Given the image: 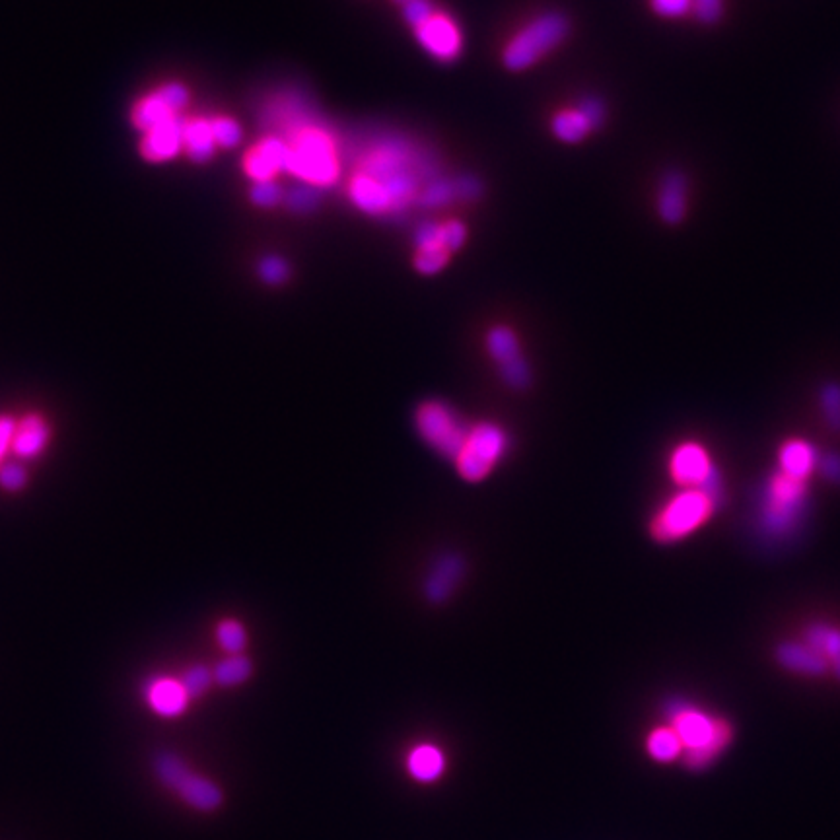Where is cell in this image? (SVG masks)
<instances>
[{"label":"cell","instance_id":"6da1fadb","mask_svg":"<svg viewBox=\"0 0 840 840\" xmlns=\"http://www.w3.org/2000/svg\"><path fill=\"white\" fill-rule=\"evenodd\" d=\"M718 487L679 489L652 512L648 533L658 545H675L697 533L718 512Z\"/></svg>","mask_w":840,"mask_h":840},{"label":"cell","instance_id":"7a4b0ae2","mask_svg":"<svg viewBox=\"0 0 840 840\" xmlns=\"http://www.w3.org/2000/svg\"><path fill=\"white\" fill-rule=\"evenodd\" d=\"M288 156L284 172L294 175L304 185L329 187L341 174V160L331 135L317 125H294L284 139Z\"/></svg>","mask_w":840,"mask_h":840},{"label":"cell","instance_id":"3957f363","mask_svg":"<svg viewBox=\"0 0 840 840\" xmlns=\"http://www.w3.org/2000/svg\"><path fill=\"white\" fill-rule=\"evenodd\" d=\"M360 174L378 181L393 201L395 212L405 209L411 201H419L420 183L426 168L419 156L405 146L387 144L364 158Z\"/></svg>","mask_w":840,"mask_h":840},{"label":"cell","instance_id":"277c9868","mask_svg":"<svg viewBox=\"0 0 840 840\" xmlns=\"http://www.w3.org/2000/svg\"><path fill=\"white\" fill-rule=\"evenodd\" d=\"M568 32L570 22L564 14L547 12L537 16L506 43L502 51L504 67L512 72H522L533 67L555 47H559Z\"/></svg>","mask_w":840,"mask_h":840},{"label":"cell","instance_id":"5b68a950","mask_svg":"<svg viewBox=\"0 0 840 840\" xmlns=\"http://www.w3.org/2000/svg\"><path fill=\"white\" fill-rule=\"evenodd\" d=\"M508 448L504 430L492 422H481L469 428L467 440L455 457V467L461 479L469 483L483 481L492 467L502 459Z\"/></svg>","mask_w":840,"mask_h":840},{"label":"cell","instance_id":"8992f818","mask_svg":"<svg viewBox=\"0 0 840 840\" xmlns=\"http://www.w3.org/2000/svg\"><path fill=\"white\" fill-rule=\"evenodd\" d=\"M415 422L420 438L446 459H455L461 452L469 428L457 419L454 409L440 401H426L417 409Z\"/></svg>","mask_w":840,"mask_h":840},{"label":"cell","instance_id":"52a82bcc","mask_svg":"<svg viewBox=\"0 0 840 840\" xmlns=\"http://www.w3.org/2000/svg\"><path fill=\"white\" fill-rule=\"evenodd\" d=\"M154 770L158 774V780L164 786L175 790L187 804L193 805L195 809L212 811L222 804L220 788L207 778L195 774L174 753L158 755Z\"/></svg>","mask_w":840,"mask_h":840},{"label":"cell","instance_id":"ba28073f","mask_svg":"<svg viewBox=\"0 0 840 840\" xmlns=\"http://www.w3.org/2000/svg\"><path fill=\"white\" fill-rule=\"evenodd\" d=\"M189 88L183 82L170 80L154 90L142 94L139 100L131 107V125L139 131H150L158 125L170 123L185 115V109L189 107Z\"/></svg>","mask_w":840,"mask_h":840},{"label":"cell","instance_id":"9c48e42d","mask_svg":"<svg viewBox=\"0 0 840 840\" xmlns=\"http://www.w3.org/2000/svg\"><path fill=\"white\" fill-rule=\"evenodd\" d=\"M667 477L677 489L712 487L718 483L714 459L699 440H683L667 455Z\"/></svg>","mask_w":840,"mask_h":840},{"label":"cell","instance_id":"30bf717a","mask_svg":"<svg viewBox=\"0 0 840 840\" xmlns=\"http://www.w3.org/2000/svg\"><path fill=\"white\" fill-rule=\"evenodd\" d=\"M807 490V481L790 477L780 469L770 477L765 490L763 512L765 520L769 522L770 527H774V531H782V527H788L796 520V516L804 508Z\"/></svg>","mask_w":840,"mask_h":840},{"label":"cell","instance_id":"8fae6325","mask_svg":"<svg viewBox=\"0 0 840 840\" xmlns=\"http://www.w3.org/2000/svg\"><path fill=\"white\" fill-rule=\"evenodd\" d=\"M487 350L490 358L498 364L500 376L514 389H525L531 384V370L525 362L518 337L510 327L498 325L487 333Z\"/></svg>","mask_w":840,"mask_h":840},{"label":"cell","instance_id":"7c38bea8","mask_svg":"<svg viewBox=\"0 0 840 840\" xmlns=\"http://www.w3.org/2000/svg\"><path fill=\"white\" fill-rule=\"evenodd\" d=\"M415 35L424 51L442 63H452L461 53L463 39L459 28L448 14L438 10L415 30Z\"/></svg>","mask_w":840,"mask_h":840},{"label":"cell","instance_id":"4fadbf2b","mask_svg":"<svg viewBox=\"0 0 840 840\" xmlns=\"http://www.w3.org/2000/svg\"><path fill=\"white\" fill-rule=\"evenodd\" d=\"M185 117L158 125L140 133L139 152L142 160L150 164H166L183 154V123Z\"/></svg>","mask_w":840,"mask_h":840},{"label":"cell","instance_id":"5bb4252c","mask_svg":"<svg viewBox=\"0 0 840 840\" xmlns=\"http://www.w3.org/2000/svg\"><path fill=\"white\" fill-rule=\"evenodd\" d=\"M288 146L282 137H267L257 142L244 158V172L253 183L273 181L284 170Z\"/></svg>","mask_w":840,"mask_h":840},{"label":"cell","instance_id":"9a60e30c","mask_svg":"<svg viewBox=\"0 0 840 840\" xmlns=\"http://www.w3.org/2000/svg\"><path fill=\"white\" fill-rule=\"evenodd\" d=\"M687 177L681 172H667L660 181L656 210L667 226H679L687 216Z\"/></svg>","mask_w":840,"mask_h":840},{"label":"cell","instance_id":"2e32d148","mask_svg":"<svg viewBox=\"0 0 840 840\" xmlns=\"http://www.w3.org/2000/svg\"><path fill=\"white\" fill-rule=\"evenodd\" d=\"M349 195L352 203L370 216H385V214L395 212L393 201L384 187L372 177L360 174V172H356L350 179Z\"/></svg>","mask_w":840,"mask_h":840},{"label":"cell","instance_id":"e0dca14e","mask_svg":"<svg viewBox=\"0 0 840 840\" xmlns=\"http://www.w3.org/2000/svg\"><path fill=\"white\" fill-rule=\"evenodd\" d=\"M218 146L212 135L210 117H185L183 123V156L193 164H207Z\"/></svg>","mask_w":840,"mask_h":840},{"label":"cell","instance_id":"ac0fdd59","mask_svg":"<svg viewBox=\"0 0 840 840\" xmlns=\"http://www.w3.org/2000/svg\"><path fill=\"white\" fill-rule=\"evenodd\" d=\"M776 459H778V469L782 473L807 481L809 475L815 469L817 452H815L811 442H807L805 438H800V436H794V438H788L780 444Z\"/></svg>","mask_w":840,"mask_h":840},{"label":"cell","instance_id":"d6986e66","mask_svg":"<svg viewBox=\"0 0 840 840\" xmlns=\"http://www.w3.org/2000/svg\"><path fill=\"white\" fill-rule=\"evenodd\" d=\"M778 664L805 675H823L827 673V660L807 642H782L776 648Z\"/></svg>","mask_w":840,"mask_h":840},{"label":"cell","instance_id":"ffe728a7","mask_svg":"<svg viewBox=\"0 0 840 840\" xmlns=\"http://www.w3.org/2000/svg\"><path fill=\"white\" fill-rule=\"evenodd\" d=\"M716 720L718 718H708L706 714H702L699 710L693 708H683L673 716V732L679 735L683 747L693 749L704 745L716 728Z\"/></svg>","mask_w":840,"mask_h":840},{"label":"cell","instance_id":"44dd1931","mask_svg":"<svg viewBox=\"0 0 840 840\" xmlns=\"http://www.w3.org/2000/svg\"><path fill=\"white\" fill-rule=\"evenodd\" d=\"M187 693L179 681L158 679L148 689L150 706L164 718H175L187 708Z\"/></svg>","mask_w":840,"mask_h":840},{"label":"cell","instance_id":"7402d4cb","mask_svg":"<svg viewBox=\"0 0 840 840\" xmlns=\"http://www.w3.org/2000/svg\"><path fill=\"white\" fill-rule=\"evenodd\" d=\"M463 574V560L454 555H448L436 564L434 572L430 574V578L426 580L424 586V594L432 601V603H442L444 599H448L455 584L459 582Z\"/></svg>","mask_w":840,"mask_h":840},{"label":"cell","instance_id":"603a6c76","mask_svg":"<svg viewBox=\"0 0 840 840\" xmlns=\"http://www.w3.org/2000/svg\"><path fill=\"white\" fill-rule=\"evenodd\" d=\"M732 735H734V728L730 726V722L724 718H718L712 737L704 745L685 751V765L689 769H704L732 741Z\"/></svg>","mask_w":840,"mask_h":840},{"label":"cell","instance_id":"cb8c5ba5","mask_svg":"<svg viewBox=\"0 0 840 840\" xmlns=\"http://www.w3.org/2000/svg\"><path fill=\"white\" fill-rule=\"evenodd\" d=\"M804 640L813 646L829 667H833L840 677V629L829 623H811L804 629Z\"/></svg>","mask_w":840,"mask_h":840},{"label":"cell","instance_id":"d4e9b609","mask_svg":"<svg viewBox=\"0 0 840 840\" xmlns=\"http://www.w3.org/2000/svg\"><path fill=\"white\" fill-rule=\"evenodd\" d=\"M551 129L557 139L568 144H576L586 139L595 127L590 117L580 107H576V109L559 111L551 121Z\"/></svg>","mask_w":840,"mask_h":840},{"label":"cell","instance_id":"484cf974","mask_svg":"<svg viewBox=\"0 0 840 840\" xmlns=\"http://www.w3.org/2000/svg\"><path fill=\"white\" fill-rule=\"evenodd\" d=\"M49 440V428L41 417H28L14 432L12 448L20 457H34L39 454Z\"/></svg>","mask_w":840,"mask_h":840},{"label":"cell","instance_id":"4316f807","mask_svg":"<svg viewBox=\"0 0 840 840\" xmlns=\"http://www.w3.org/2000/svg\"><path fill=\"white\" fill-rule=\"evenodd\" d=\"M409 769L422 782L436 780L444 770V757L432 745H420L409 757Z\"/></svg>","mask_w":840,"mask_h":840},{"label":"cell","instance_id":"83f0119b","mask_svg":"<svg viewBox=\"0 0 840 840\" xmlns=\"http://www.w3.org/2000/svg\"><path fill=\"white\" fill-rule=\"evenodd\" d=\"M251 669V662L242 654H236L216 665L214 679L222 687H236L251 677Z\"/></svg>","mask_w":840,"mask_h":840},{"label":"cell","instance_id":"f1b7e54d","mask_svg":"<svg viewBox=\"0 0 840 840\" xmlns=\"http://www.w3.org/2000/svg\"><path fill=\"white\" fill-rule=\"evenodd\" d=\"M681 749H683V743L679 735L673 732V728H658L648 737V751L658 761L675 759Z\"/></svg>","mask_w":840,"mask_h":840},{"label":"cell","instance_id":"f546056e","mask_svg":"<svg viewBox=\"0 0 840 840\" xmlns=\"http://www.w3.org/2000/svg\"><path fill=\"white\" fill-rule=\"evenodd\" d=\"M450 257L452 253L444 245L422 247V249H417V255H415V269L422 275H436L448 265Z\"/></svg>","mask_w":840,"mask_h":840},{"label":"cell","instance_id":"4dcf8cb0","mask_svg":"<svg viewBox=\"0 0 840 840\" xmlns=\"http://www.w3.org/2000/svg\"><path fill=\"white\" fill-rule=\"evenodd\" d=\"M210 127H212V135L218 148H234L242 142V135H244L242 127L232 117L214 115L210 117Z\"/></svg>","mask_w":840,"mask_h":840},{"label":"cell","instance_id":"1f68e13d","mask_svg":"<svg viewBox=\"0 0 840 840\" xmlns=\"http://www.w3.org/2000/svg\"><path fill=\"white\" fill-rule=\"evenodd\" d=\"M218 642L228 654H232V656L242 654L245 642H247L244 627L238 621H224L218 627Z\"/></svg>","mask_w":840,"mask_h":840},{"label":"cell","instance_id":"d6a6232c","mask_svg":"<svg viewBox=\"0 0 840 840\" xmlns=\"http://www.w3.org/2000/svg\"><path fill=\"white\" fill-rule=\"evenodd\" d=\"M249 199L255 207L261 209H271L277 207L282 201V189L275 181H261V183H253L251 191H249Z\"/></svg>","mask_w":840,"mask_h":840},{"label":"cell","instance_id":"836d02e7","mask_svg":"<svg viewBox=\"0 0 840 840\" xmlns=\"http://www.w3.org/2000/svg\"><path fill=\"white\" fill-rule=\"evenodd\" d=\"M210 681H212V673H210L209 667L195 665L185 673L181 685H183L187 697L195 699V697H201L209 689Z\"/></svg>","mask_w":840,"mask_h":840},{"label":"cell","instance_id":"e575fe53","mask_svg":"<svg viewBox=\"0 0 840 840\" xmlns=\"http://www.w3.org/2000/svg\"><path fill=\"white\" fill-rule=\"evenodd\" d=\"M650 8L660 18L677 20L693 12V0H650Z\"/></svg>","mask_w":840,"mask_h":840},{"label":"cell","instance_id":"d590c367","mask_svg":"<svg viewBox=\"0 0 840 840\" xmlns=\"http://www.w3.org/2000/svg\"><path fill=\"white\" fill-rule=\"evenodd\" d=\"M724 0H693V16L704 26H714L724 16Z\"/></svg>","mask_w":840,"mask_h":840},{"label":"cell","instance_id":"8d00e7d4","mask_svg":"<svg viewBox=\"0 0 840 840\" xmlns=\"http://www.w3.org/2000/svg\"><path fill=\"white\" fill-rule=\"evenodd\" d=\"M317 205V191L312 185H302L286 195V207L292 212L306 214Z\"/></svg>","mask_w":840,"mask_h":840},{"label":"cell","instance_id":"74e56055","mask_svg":"<svg viewBox=\"0 0 840 840\" xmlns=\"http://www.w3.org/2000/svg\"><path fill=\"white\" fill-rule=\"evenodd\" d=\"M288 275H290V269H288L284 259H280L277 255H269L265 259H261L259 277L265 280L267 284H282L284 280L288 279Z\"/></svg>","mask_w":840,"mask_h":840},{"label":"cell","instance_id":"f35d334b","mask_svg":"<svg viewBox=\"0 0 840 840\" xmlns=\"http://www.w3.org/2000/svg\"><path fill=\"white\" fill-rule=\"evenodd\" d=\"M436 12V8L432 6V2L430 0H411V2H407V4H403V16H405V22L413 28V30H417L419 26H422L432 14Z\"/></svg>","mask_w":840,"mask_h":840},{"label":"cell","instance_id":"ab89813d","mask_svg":"<svg viewBox=\"0 0 840 840\" xmlns=\"http://www.w3.org/2000/svg\"><path fill=\"white\" fill-rule=\"evenodd\" d=\"M465 238H467V230L459 220H450L446 224H440V242L450 253H454L465 244Z\"/></svg>","mask_w":840,"mask_h":840},{"label":"cell","instance_id":"60d3db41","mask_svg":"<svg viewBox=\"0 0 840 840\" xmlns=\"http://www.w3.org/2000/svg\"><path fill=\"white\" fill-rule=\"evenodd\" d=\"M0 483L8 490H20L26 485V471L20 465H6L0 471Z\"/></svg>","mask_w":840,"mask_h":840},{"label":"cell","instance_id":"b9f144b4","mask_svg":"<svg viewBox=\"0 0 840 840\" xmlns=\"http://www.w3.org/2000/svg\"><path fill=\"white\" fill-rule=\"evenodd\" d=\"M14 432H16V422L10 417H2L0 419V459L4 457L8 446L12 444Z\"/></svg>","mask_w":840,"mask_h":840},{"label":"cell","instance_id":"7bdbcfd3","mask_svg":"<svg viewBox=\"0 0 840 840\" xmlns=\"http://www.w3.org/2000/svg\"><path fill=\"white\" fill-rule=\"evenodd\" d=\"M825 403L831 405V422H835L840 428V389L839 387H829L825 391Z\"/></svg>","mask_w":840,"mask_h":840},{"label":"cell","instance_id":"ee69618b","mask_svg":"<svg viewBox=\"0 0 840 840\" xmlns=\"http://www.w3.org/2000/svg\"><path fill=\"white\" fill-rule=\"evenodd\" d=\"M397 4H407V2H411V0H395Z\"/></svg>","mask_w":840,"mask_h":840}]
</instances>
